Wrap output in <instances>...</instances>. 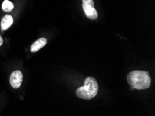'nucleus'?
Masks as SVG:
<instances>
[{
    "instance_id": "1",
    "label": "nucleus",
    "mask_w": 155,
    "mask_h": 116,
    "mask_svg": "<svg viewBox=\"0 0 155 116\" xmlns=\"http://www.w3.org/2000/svg\"><path fill=\"white\" fill-rule=\"evenodd\" d=\"M127 82L134 89L145 90L151 85V78L148 72L144 70H134L127 75Z\"/></svg>"
},
{
    "instance_id": "2",
    "label": "nucleus",
    "mask_w": 155,
    "mask_h": 116,
    "mask_svg": "<svg viewBox=\"0 0 155 116\" xmlns=\"http://www.w3.org/2000/svg\"><path fill=\"white\" fill-rule=\"evenodd\" d=\"M98 88V83L95 78L88 77L84 81V86L77 90L76 94L79 98L90 100L97 95Z\"/></svg>"
},
{
    "instance_id": "3",
    "label": "nucleus",
    "mask_w": 155,
    "mask_h": 116,
    "mask_svg": "<svg viewBox=\"0 0 155 116\" xmlns=\"http://www.w3.org/2000/svg\"><path fill=\"white\" fill-rule=\"evenodd\" d=\"M82 7L88 19L94 20L98 18V13L94 6L93 0H82Z\"/></svg>"
},
{
    "instance_id": "4",
    "label": "nucleus",
    "mask_w": 155,
    "mask_h": 116,
    "mask_svg": "<svg viewBox=\"0 0 155 116\" xmlns=\"http://www.w3.org/2000/svg\"><path fill=\"white\" fill-rule=\"evenodd\" d=\"M23 81V74L20 70H15L10 76V84L13 88H18L21 86Z\"/></svg>"
},
{
    "instance_id": "5",
    "label": "nucleus",
    "mask_w": 155,
    "mask_h": 116,
    "mask_svg": "<svg viewBox=\"0 0 155 116\" xmlns=\"http://www.w3.org/2000/svg\"><path fill=\"white\" fill-rule=\"evenodd\" d=\"M48 42L46 38H41L38 39L37 41H35L34 43L31 45V51L32 53L37 52L38 51H39L40 49L43 48L44 46H45V45Z\"/></svg>"
},
{
    "instance_id": "6",
    "label": "nucleus",
    "mask_w": 155,
    "mask_h": 116,
    "mask_svg": "<svg viewBox=\"0 0 155 116\" xmlns=\"http://www.w3.org/2000/svg\"><path fill=\"white\" fill-rule=\"evenodd\" d=\"M13 19L12 18V16L10 15H6L2 18L0 25H1V28L2 30L6 31L13 25Z\"/></svg>"
},
{
    "instance_id": "7",
    "label": "nucleus",
    "mask_w": 155,
    "mask_h": 116,
    "mask_svg": "<svg viewBox=\"0 0 155 116\" xmlns=\"http://www.w3.org/2000/svg\"><path fill=\"white\" fill-rule=\"evenodd\" d=\"M2 10L5 12H11L14 8L13 3L8 0H4L2 5Z\"/></svg>"
},
{
    "instance_id": "8",
    "label": "nucleus",
    "mask_w": 155,
    "mask_h": 116,
    "mask_svg": "<svg viewBox=\"0 0 155 116\" xmlns=\"http://www.w3.org/2000/svg\"><path fill=\"white\" fill-rule=\"evenodd\" d=\"M2 44H3V39H2V36L0 35V46H2Z\"/></svg>"
}]
</instances>
